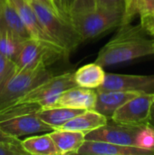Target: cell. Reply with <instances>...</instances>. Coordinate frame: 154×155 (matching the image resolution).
<instances>
[{
    "label": "cell",
    "mask_w": 154,
    "mask_h": 155,
    "mask_svg": "<svg viewBox=\"0 0 154 155\" xmlns=\"http://www.w3.org/2000/svg\"><path fill=\"white\" fill-rule=\"evenodd\" d=\"M141 25L151 36H154V16L151 18H147L144 20H141Z\"/></svg>",
    "instance_id": "cell-28"
},
{
    "label": "cell",
    "mask_w": 154,
    "mask_h": 155,
    "mask_svg": "<svg viewBox=\"0 0 154 155\" xmlns=\"http://www.w3.org/2000/svg\"><path fill=\"white\" fill-rule=\"evenodd\" d=\"M76 85L74 78V72L52 75L33 88L17 103L37 104L42 109L50 108L54 101L61 93Z\"/></svg>",
    "instance_id": "cell-5"
},
{
    "label": "cell",
    "mask_w": 154,
    "mask_h": 155,
    "mask_svg": "<svg viewBox=\"0 0 154 155\" xmlns=\"http://www.w3.org/2000/svg\"><path fill=\"white\" fill-rule=\"evenodd\" d=\"M18 12L31 38L64 51L47 34L27 0H8ZM65 54V52H64ZM67 56V55H66Z\"/></svg>",
    "instance_id": "cell-11"
},
{
    "label": "cell",
    "mask_w": 154,
    "mask_h": 155,
    "mask_svg": "<svg viewBox=\"0 0 154 155\" xmlns=\"http://www.w3.org/2000/svg\"><path fill=\"white\" fill-rule=\"evenodd\" d=\"M107 122L108 118H106L104 115L93 110H85L69 120L57 130L74 131L86 134L101 126H103L107 124Z\"/></svg>",
    "instance_id": "cell-15"
},
{
    "label": "cell",
    "mask_w": 154,
    "mask_h": 155,
    "mask_svg": "<svg viewBox=\"0 0 154 155\" xmlns=\"http://www.w3.org/2000/svg\"><path fill=\"white\" fill-rule=\"evenodd\" d=\"M27 1L47 34L65 52L66 55L83 42L68 17L56 14L52 9L34 0Z\"/></svg>",
    "instance_id": "cell-3"
},
{
    "label": "cell",
    "mask_w": 154,
    "mask_h": 155,
    "mask_svg": "<svg viewBox=\"0 0 154 155\" xmlns=\"http://www.w3.org/2000/svg\"><path fill=\"white\" fill-rule=\"evenodd\" d=\"M96 8H97V0H74L69 9L68 15L89 12Z\"/></svg>",
    "instance_id": "cell-23"
},
{
    "label": "cell",
    "mask_w": 154,
    "mask_h": 155,
    "mask_svg": "<svg viewBox=\"0 0 154 155\" xmlns=\"http://www.w3.org/2000/svg\"><path fill=\"white\" fill-rule=\"evenodd\" d=\"M144 126L146 125L133 126L122 124L113 122L112 119H108L106 124L86 134L84 138L85 140L101 141L119 145L138 147V137Z\"/></svg>",
    "instance_id": "cell-7"
},
{
    "label": "cell",
    "mask_w": 154,
    "mask_h": 155,
    "mask_svg": "<svg viewBox=\"0 0 154 155\" xmlns=\"http://www.w3.org/2000/svg\"><path fill=\"white\" fill-rule=\"evenodd\" d=\"M80 155H154V152L136 146L119 145L101 141L85 140L79 148Z\"/></svg>",
    "instance_id": "cell-13"
},
{
    "label": "cell",
    "mask_w": 154,
    "mask_h": 155,
    "mask_svg": "<svg viewBox=\"0 0 154 155\" xmlns=\"http://www.w3.org/2000/svg\"><path fill=\"white\" fill-rule=\"evenodd\" d=\"M147 125L150 126L151 128H152L154 130V102L152 105V108H151V113H150V117H149V120H148V123H147Z\"/></svg>",
    "instance_id": "cell-31"
},
{
    "label": "cell",
    "mask_w": 154,
    "mask_h": 155,
    "mask_svg": "<svg viewBox=\"0 0 154 155\" xmlns=\"http://www.w3.org/2000/svg\"><path fill=\"white\" fill-rule=\"evenodd\" d=\"M123 13L102 8L68 15V18L82 41L95 38L102 34L119 26L123 21Z\"/></svg>",
    "instance_id": "cell-4"
},
{
    "label": "cell",
    "mask_w": 154,
    "mask_h": 155,
    "mask_svg": "<svg viewBox=\"0 0 154 155\" xmlns=\"http://www.w3.org/2000/svg\"><path fill=\"white\" fill-rule=\"evenodd\" d=\"M85 110L72 109L66 107H54L40 109L36 112L37 116L47 125L53 128V130H57L67 123L72 118L80 114Z\"/></svg>",
    "instance_id": "cell-18"
},
{
    "label": "cell",
    "mask_w": 154,
    "mask_h": 155,
    "mask_svg": "<svg viewBox=\"0 0 154 155\" xmlns=\"http://www.w3.org/2000/svg\"><path fill=\"white\" fill-rule=\"evenodd\" d=\"M105 74L103 67L93 62L83 65L74 72V78L78 86L96 89L103 83Z\"/></svg>",
    "instance_id": "cell-17"
},
{
    "label": "cell",
    "mask_w": 154,
    "mask_h": 155,
    "mask_svg": "<svg viewBox=\"0 0 154 155\" xmlns=\"http://www.w3.org/2000/svg\"><path fill=\"white\" fill-rule=\"evenodd\" d=\"M152 38H153V46H154V36H153V37H152Z\"/></svg>",
    "instance_id": "cell-35"
},
{
    "label": "cell",
    "mask_w": 154,
    "mask_h": 155,
    "mask_svg": "<svg viewBox=\"0 0 154 155\" xmlns=\"http://www.w3.org/2000/svg\"><path fill=\"white\" fill-rule=\"evenodd\" d=\"M1 142H5V143H19L20 140L19 139H15V138H12L9 136L5 135L4 134H2L0 132V143Z\"/></svg>",
    "instance_id": "cell-30"
},
{
    "label": "cell",
    "mask_w": 154,
    "mask_h": 155,
    "mask_svg": "<svg viewBox=\"0 0 154 155\" xmlns=\"http://www.w3.org/2000/svg\"><path fill=\"white\" fill-rule=\"evenodd\" d=\"M0 21L14 34L23 40L31 38L18 12L8 0H2Z\"/></svg>",
    "instance_id": "cell-19"
},
{
    "label": "cell",
    "mask_w": 154,
    "mask_h": 155,
    "mask_svg": "<svg viewBox=\"0 0 154 155\" xmlns=\"http://www.w3.org/2000/svg\"><path fill=\"white\" fill-rule=\"evenodd\" d=\"M56 13L62 16L67 17L65 12H64V0H51Z\"/></svg>",
    "instance_id": "cell-29"
},
{
    "label": "cell",
    "mask_w": 154,
    "mask_h": 155,
    "mask_svg": "<svg viewBox=\"0 0 154 155\" xmlns=\"http://www.w3.org/2000/svg\"><path fill=\"white\" fill-rule=\"evenodd\" d=\"M153 98H154V94H153Z\"/></svg>",
    "instance_id": "cell-36"
},
{
    "label": "cell",
    "mask_w": 154,
    "mask_h": 155,
    "mask_svg": "<svg viewBox=\"0 0 154 155\" xmlns=\"http://www.w3.org/2000/svg\"><path fill=\"white\" fill-rule=\"evenodd\" d=\"M115 35L99 51L94 62L105 67L154 54L153 38L139 25H119Z\"/></svg>",
    "instance_id": "cell-1"
},
{
    "label": "cell",
    "mask_w": 154,
    "mask_h": 155,
    "mask_svg": "<svg viewBox=\"0 0 154 155\" xmlns=\"http://www.w3.org/2000/svg\"><path fill=\"white\" fill-rule=\"evenodd\" d=\"M24 41L0 21V54L2 55L15 63Z\"/></svg>",
    "instance_id": "cell-21"
},
{
    "label": "cell",
    "mask_w": 154,
    "mask_h": 155,
    "mask_svg": "<svg viewBox=\"0 0 154 155\" xmlns=\"http://www.w3.org/2000/svg\"><path fill=\"white\" fill-rule=\"evenodd\" d=\"M34 1H36V2H38V3H40V4L45 5V6H47L48 8L52 9L53 11H54V12L56 13V11H55L54 7L53 4H52V2H51V0H34ZM56 14H57V13H56Z\"/></svg>",
    "instance_id": "cell-32"
},
{
    "label": "cell",
    "mask_w": 154,
    "mask_h": 155,
    "mask_svg": "<svg viewBox=\"0 0 154 155\" xmlns=\"http://www.w3.org/2000/svg\"><path fill=\"white\" fill-rule=\"evenodd\" d=\"M1 6H2V0H0V11H1Z\"/></svg>",
    "instance_id": "cell-34"
},
{
    "label": "cell",
    "mask_w": 154,
    "mask_h": 155,
    "mask_svg": "<svg viewBox=\"0 0 154 155\" xmlns=\"http://www.w3.org/2000/svg\"><path fill=\"white\" fill-rule=\"evenodd\" d=\"M97 97L93 107V111L111 119L113 114L132 98L142 94L135 92L123 91H110V92H96Z\"/></svg>",
    "instance_id": "cell-14"
},
{
    "label": "cell",
    "mask_w": 154,
    "mask_h": 155,
    "mask_svg": "<svg viewBox=\"0 0 154 155\" xmlns=\"http://www.w3.org/2000/svg\"><path fill=\"white\" fill-rule=\"evenodd\" d=\"M153 102V94H139L121 106L111 119L122 124L133 126L147 125Z\"/></svg>",
    "instance_id": "cell-8"
},
{
    "label": "cell",
    "mask_w": 154,
    "mask_h": 155,
    "mask_svg": "<svg viewBox=\"0 0 154 155\" xmlns=\"http://www.w3.org/2000/svg\"><path fill=\"white\" fill-rule=\"evenodd\" d=\"M45 65L33 68L15 66L0 88V111L16 104L36 85L52 76Z\"/></svg>",
    "instance_id": "cell-2"
},
{
    "label": "cell",
    "mask_w": 154,
    "mask_h": 155,
    "mask_svg": "<svg viewBox=\"0 0 154 155\" xmlns=\"http://www.w3.org/2000/svg\"><path fill=\"white\" fill-rule=\"evenodd\" d=\"M21 146L27 154L58 155L49 133L25 139L21 141Z\"/></svg>",
    "instance_id": "cell-20"
},
{
    "label": "cell",
    "mask_w": 154,
    "mask_h": 155,
    "mask_svg": "<svg viewBox=\"0 0 154 155\" xmlns=\"http://www.w3.org/2000/svg\"><path fill=\"white\" fill-rule=\"evenodd\" d=\"M66 57L64 51L33 38L23 42L21 49L15 60L19 68H33L38 65H49L60 58Z\"/></svg>",
    "instance_id": "cell-6"
},
{
    "label": "cell",
    "mask_w": 154,
    "mask_h": 155,
    "mask_svg": "<svg viewBox=\"0 0 154 155\" xmlns=\"http://www.w3.org/2000/svg\"><path fill=\"white\" fill-rule=\"evenodd\" d=\"M95 91H123L139 94H154V74L136 75L106 73L103 83Z\"/></svg>",
    "instance_id": "cell-9"
},
{
    "label": "cell",
    "mask_w": 154,
    "mask_h": 155,
    "mask_svg": "<svg viewBox=\"0 0 154 155\" xmlns=\"http://www.w3.org/2000/svg\"><path fill=\"white\" fill-rule=\"evenodd\" d=\"M27 153L19 143H0V155H25Z\"/></svg>",
    "instance_id": "cell-24"
},
{
    "label": "cell",
    "mask_w": 154,
    "mask_h": 155,
    "mask_svg": "<svg viewBox=\"0 0 154 155\" xmlns=\"http://www.w3.org/2000/svg\"><path fill=\"white\" fill-rule=\"evenodd\" d=\"M95 89L74 86L61 93L50 108L66 107L79 110H93L96 102Z\"/></svg>",
    "instance_id": "cell-12"
},
{
    "label": "cell",
    "mask_w": 154,
    "mask_h": 155,
    "mask_svg": "<svg viewBox=\"0 0 154 155\" xmlns=\"http://www.w3.org/2000/svg\"><path fill=\"white\" fill-rule=\"evenodd\" d=\"M15 63L0 54V88L10 74V73L13 71Z\"/></svg>",
    "instance_id": "cell-26"
},
{
    "label": "cell",
    "mask_w": 154,
    "mask_h": 155,
    "mask_svg": "<svg viewBox=\"0 0 154 155\" xmlns=\"http://www.w3.org/2000/svg\"><path fill=\"white\" fill-rule=\"evenodd\" d=\"M97 8L124 13L125 1L124 0H97Z\"/></svg>",
    "instance_id": "cell-25"
},
{
    "label": "cell",
    "mask_w": 154,
    "mask_h": 155,
    "mask_svg": "<svg viewBox=\"0 0 154 155\" xmlns=\"http://www.w3.org/2000/svg\"><path fill=\"white\" fill-rule=\"evenodd\" d=\"M141 20L154 16V0H142V7L140 11Z\"/></svg>",
    "instance_id": "cell-27"
},
{
    "label": "cell",
    "mask_w": 154,
    "mask_h": 155,
    "mask_svg": "<svg viewBox=\"0 0 154 155\" xmlns=\"http://www.w3.org/2000/svg\"><path fill=\"white\" fill-rule=\"evenodd\" d=\"M73 2H74V0H64V12H65L66 15H68V12H69V9L72 5Z\"/></svg>",
    "instance_id": "cell-33"
},
{
    "label": "cell",
    "mask_w": 154,
    "mask_h": 155,
    "mask_svg": "<svg viewBox=\"0 0 154 155\" xmlns=\"http://www.w3.org/2000/svg\"><path fill=\"white\" fill-rule=\"evenodd\" d=\"M125 1V10L123 16V21L121 25L131 23L134 17L140 14L142 7V0H124Z\"/></svg>",
    "instance_id": "cell-22"
},
{
    "label": "cell",
    "mask_w": 154,
    "mask_h": 155,
    "mask_svg": "<svg viewBox=\"0 0 154 155\" xmlns=\"http://www.w3.org/2000/svg\"><path fill=\"white\" fill-rule=\"evenodd\" d=\"M52 127L44 123L36 113H29L0 121V132L6 136L19 139L21 136L39 133H50Z\"/></svg>",
    "instance_id": "cell-10"
},
{
    "label": "cell",
    "mask_w": 154,
    "mask_h": 155,
    "mask_svg": "<svg viewBox=\"0 0 154 155\" xmlns=\"http://www.w3.org/2000/svg\"><path fill=\"white\" fill-rule=\"evenodd\" d=\"M54 141L58 155L77 154L79 148L85 141V134L68 130H54L49 133Z\"/></svg>",
    "instance_id": "cell-16"
}]
</instances>
